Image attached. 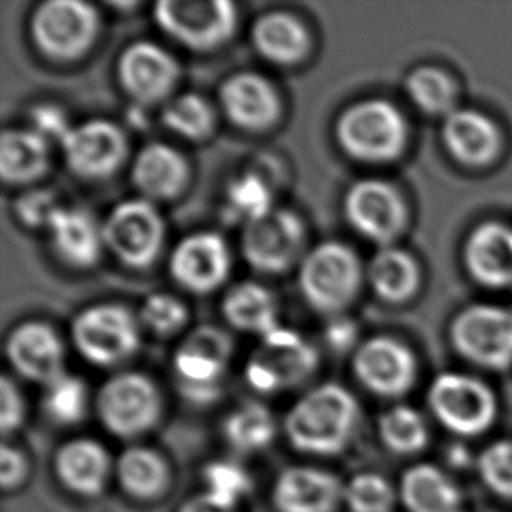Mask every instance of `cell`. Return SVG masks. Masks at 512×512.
I'll list each match as a JSON object with an SVG mask.
<instances>
[{"label":"cell","mask_w":512,"mask_h":512,"mask_svg":"<svg viewBox=\"0 0 512 512\" xmlns=\"http://www.w3.org/2000/svg\"><path fill=\"white\" fill-rule=\"evenodd\" d=\"M105 249L132 270H147L160 259L167 224L151 201L132 198L111 208L104 222Z\"/></svg>","instance_id":"obj_11"},{"label":"cell","mask_w":512,"mask_h":512,"mask_svg":"<svg viewBox=\"0 0 512 512\" xmlns=\"http://www.w3.org/2000/svg\"><path fill=\"white\" fill-rule=\"evenodd\" d=\"M409 100L427 116H450L457 107V84L448 72L423 65L409 72L404 83Z\"/></svg>","instance_id":"obj_37"},{"label":"cell","mask_w":512,"mask_h":512,"mask_svg":"<svg viewBox=\"0 0 512 512\" xmlns=\"http://www.w3.org/2000/svg\"><path fill=\"white\" fill-rule=\"evenodd\" d=\"M427 404L437 423L460 437H478L495 423L499 404L492 388L476 376L443 373L430 383Z\"/></svg>","instance_id":"obj_10"},{"label":"cell","mask_w":512,"mask_h":512,"mask_svg":"<svg viewBox=\"0 0 512 512\" xmlns=\"http://www.w3.org/2000/svg\"><path fill=\"white\" fill-rule=\"evenodd\" d=\"M233 352L235 341L221 327H194L173 353V376L179 394L193 404L217 401Z\"/></svg>","instance_id":"obj_5"},{"label":"cell","mask_w":512,"mask_h":512,"mask_svg":"<svg viewBox=\"0 0 512 512\" xmlns=\"http://www.w3.org/2000/svg\"><path fill=\"white\" fill-rule=\"evenodd\" d=\"M6 357L14 373L41 387L67 373L65 345L55 327L42 320H27L11 329L6 338Z\"/></svg>","instance_id":"obj_19"},{"label":"cell","mask_w":512,"mask_h":512,"mask_svg":"<svg viewBox=\"0 0 512 512\" xmlns=\"http://www.w3.org/2000/svg\"><path fill=\"white\" fill-rule=\"evenodd\" d=\"M62 207L55 191L46 187H34L21 193L14 201L16 219L28 229H48L49 222Z\"/></svg>","instance_id":"obj_43"},{"label":"cell","mask_w":512,"mask_h":512,"mask_svg":"<svg viewBox=\"0 0 512 512\" xmlns=\"http://www.w3.org/2000/svg\"><path fill=\"white\" fill-rule=\"evenodd\" d=\"M367 284L378 298L401 305L415 296L422 285V268L408 250L395 245L381 247L366 266Z\"/></svg>","instance_id":"obj_31"},{"label":"cell","mask_w":512,"mask_h":512,"mask_svg":"<svg viewBox=\"0 0 512 512\" xmlns=\"http://www.w3.org/2000/svg\"><path fill=\"white\" fill-rule=\"evenodd\" d=\"M450 340L467 362L504 371L512 366V310L485 303L467 306L451 322Z\"/></svg>","instance_id":"obj_13"},{"label":"cell","mask_w":512,"mask_h":512,"mask_svg":"<svg viewBox=\"0 0 512 512\" xmlns=\"http://www.w3.org/2000/svg\"><path fill=\"white\" fill-rule=\"evenodd\" d=\"M130 177L140 198L151 203H161L175 200L186 191L191 168L186 156L175 147L153 142L135 154Z\"/></svg>","instance_id":"obj_25"},{"label":"cell","mask_w":512,"mask_h":512,"mask_svg":"<svg viewBox=\"0 0 512 512\" xmlns=\"http://www.w3.org/2000/svg\"><path fill=\"white\" fill-rule=\"evenodd\" d=\"M443 142L451 158L467 168H485L499 158L502 133L476 109H455L444 118Z\"/></svg>","instance_id":"obj_24"},{"label":"cell","mask_w":512,"mask_h":512,"mask_svg":"<svg viewBox=\"0 0 512 512\" xmlns=\"http://www.w3.org/2000/svg\"><path fill=\"white\" fill-rule=\"evenodd\" d=\"M97 7L84 0H46L30 16V39L53 62H76L90 53L100 35Z\"/></svg>","instance_id":"obj_6"},{"label":"cell","mask_w":512,"mask_h":512,"mask_svg":"<svg viewBox=\"0 0 512 512\" xmlns=\"http://www.w3.org/2000/svg\"><path fill=\"white\" fill-rule=\"evenodd\" d=\"M399 488L378 472H359L345 483L343 504L350 512H394Z\"/></svg>","instance_id":"obj_40"},{"label":"cell","mask_w":512,"mask_h":512,"mask_svg":"<svg viewBox=\"0 0 512 512\" xmlns=\"http://www.w3.org/2000/svg\"><path fill=\"white\" fill-rule=\"evenodd\" d=\"M226 203L229 214L245 226L275 208V184L263 173L247 170L229 182Z\"/></svg>","instance_id":"obj_38"},{"label":"cell","mask_w":512,"mask_h":512,"mask_svg":"<svg viewBox=\"0 0 512 512\" xmlns=\"http://www.w3.org/2000/svg\"><path fill=\"white\" fill-rule=\"evenodd\" d=\"M306 224L291 208L275 207L242 228L245 263L263 275H284L306 256Z\"/></svg>","instance_id":"obj_12"},{"label":"cell","mask_w":512,"mask_h":512,"mask_svg":"<svg viewBox=\"0 0 512 512\" xmlns=\"http://www.w3.org/2000/svg\"><path fill=\"white\" fill-rule=\"evenodd\" d=\"M378 436L388 451L399 457H413L429 446L430 430L420 411L397 404L380 416Z\"/></svg>","instance_id":"obj_35"},{"label":"cell","mask_w":512,"mask_h":512,"mask_svg":"<svg viewBox=\"0 0 512 512\" xmlns=\"http://www.w3.org/2000/svg\"><path fill=\"white\" fill-rule=\"evenodd\" d=\"M221 312L229 326L240 333L263 338L275 331L278 322V301L275 294L257 282L233 285L221 303Z\"/></svg>","instance_id":"obj_32"},{"label":"cell","mask_w":512,"mask_h":512,"mask_svg":"<svg viewBox=\"0 0 512 512\" xmlns=\"http://www.w3.org/2000/svg\"><path fill=\"white\" fill-rule=\"evenodd\" d=\"M153 18L182 48L212 53L233 39L240 16L231 0H161Z\"/></svg>","instance_id":"obj_8"},{"label":"cell","mask_w":512,"mask_h":512,"mask_svg":"<svg viewBox=\"0 0 512 512\" xmlns=\"http://www.w3.org/2000/svg\"><path fill=\"white\" fill-rule=\"evenodd\" d=\"M114 479L130 499L153 502L163 497L172 483V469L160 451L132 444L114 462Z\"/></svg>","instance_id":"obj_28"},{"label":"cell","mask_w":512,"mask_h":512,"mask_svg":"<svg viewBox=\"0 0 512 512\" xmlns=\"http://www.w3.org/2000/svg\"><path fill=\"white\" fill-rule=\"evenodd\" d=\"M360 404L340 383L308 390L285 413L282 430L292 450L317 458L338 457L359 432Z\"/></svg>","instance_id":"obj_1"},{"label":"cell","mask_w":512,"mask_h":512,"mask_svg":"<svg viewBox=\"0 0 512 512\" xmlns=\"http://www.w3.org/2000/svg\"><path fill=\"white\" fill-rule=\"evenodd\" d=\"M114 462L105 444L93 437H74L56 450L53 472L67 492L81 499H97L114 478Z\"/></svg>","instance_id":"obj_22"},{"label":"cell","mask_w":512,"mask_h":512,"mask_svg":"<svg viewBox=\"0 0 512 512\" xmlns=\"http://www.w3.org/2000/svg\"><path fill=\"white\" fill-rule=\"evenodd\" d=\"M334 137L348 158L367 165H385L399 160L406 151L408 121L392 102L366 98L341 112Z\"/></svg>","instance_id":"obj_2"},{"label":"cell","mask_w":512,"mask_h":512,"mask_svg":"<svg viewBox=\"0 0 512 512\" xmlns=\"http://www.w3.org/2000/svg\"><path fill=\"white\" fill-rule=\"evenodd\" d=\"M30 474V462L25 451L14 444H2L0 451V485L4 492H16L25 485Z\"/></svg>","instance_id":"obj_46"},{"label":"cell","mask_w":512,"mask_h":512,"mask_svg":"<svg viewBox=\"0 0 512 512\" xmlns=\"http://www.w3.org/2000/svg\"><path fill=\"white\" fill-rule=\"evenodd\" d=\"M450 464L455 465V467H467V465L471 464L472 457L471 451L465 448L464 444H457V446H453L450 450Z\"/></svg>","instance_id":"obj_49"},{"label":"cell","mask_w":512,"mask_h":512,"mask_svg":"<svg viewBox=\"0 0 512 512\" xmlns=\"http://www.w3.org/2000/svg\"><path fill=\"white\" fill-rule=\"evenodd\" d=\"M70 172L84 180L111 179L128 160V139L121 126L107 119L74 125L60 144Z\"/></svg>","instance_id":"obj_17"},{"label":"cell","mask_w":512,"mask_h":512,"mask_svg":"<svg viewBox=\"0 0 512 512\" xmlns=\"http://www.w3.org/2000/svg\"><path fill=\"white\" fill-rule=\"evenodd\" d=\"M250 41L257 55L278 67H292L310 55V30L296 14L268 11L250 28Z\"/></svg>","instance_id":"obj_27"},{"label":"cell","mask_w":512,"mask_h":512,"mask_svg":"<svg viewBox=\"0 0 512 512\" xmlns=\"http://www.w3.org/2000/svg\"><path fill=\"white\" fill-rule=\"evenodd\" d=\"M326 341L334 352H355L360 345L359 327L343 315L333 317L326 327Z\"/></svg>","instance_id":"obj_47"},{"label":"cell","mask_w":512,"mask_h":512,"mask_svg":"<svg viewBox=\"0 0 512 512\" xmlns=\"http://www.w3.org/2000/svg\"><path fill=\"white\" fill-rule=\"evenodd\" d=\"M346 221L367 242L390 247L408 228V205L401 191L383 179L357 180L345 194Z\"/></svg>","instance_id":"obj_14"},{"label":"cell","mask_w":512,"mask_h":512,"mask_svg":"<svg viewBox=\"0 0 512 512\" xmlns=\"http://www.w3.org/2000/svg\"><path fill=\"white\" fill-rule=\"evenodd\" d=\"M479 478L500 499L512 500V441L500 439L479 453Z\"/></svg>","instance_id":"obj_42"},{"label":"cell","mask_w":512,"mask_h":512,"mask_svg":"<svg viewBox=\"0 0 512 512\" xmlns=\"http://www.w3.org/2000/svg\"><path fill=\"white\" fill-rule=\"evenodd\" d=\"M203 493L215 504L238 511L243 500L252 492V476L238 460L219 458L203 467Z\"/></svg>","instance_id":"obj_39"},{"label":"cell","mask_w":512,"mask_h":512,"mask_svg":"<svg viewBox=\"0 0 512 512\" xmlns=\"http://www.w3.org/2000/svg\"><path fill=\"white\" fill-rule=\"evenodd\" d=\"M140 326L160 338H172L189 322V310L182 299L168 292H153L144 299L139 312Z\"/></svg>","instance_id":"obj_41"},{"label":"cell","mask_w":512,"mask_h":512,"mask_svg":"<svg viewBox=\"0 0 512 512\" xmlns=\"http://www.w3.org/2000/svg\"><path fill=\"white\" fill-rule=\"evenodd\" d=\"M366 268L359 254L343 242H322L306 252L298 266V285L312 310L338 317L359 296Z\"/></svg>","instance_id":"obj_3"},{"label":"cell","mask_w":512,"mask_h":512,"mask_svg":"<svg viewBox=\"0 0 512 512\" xmlns=\"http://www.w3.org/2000/svg\"><path fill=\"white\" fill-rule=\"evenodd\" d=\"M352 373L369 394L399 399L415 387L418 359L401 340L373 336L362 341L353 352Z\"/></svg>","instance_id":"obj_16"},{"label":"cell","mask_w":512,"mask_h":512,"mask_svg":"<svg viewBox=\"0 0 512 512\" xmlns=\"http://www.w3.org/2000/svg\"><path fill=\"white\" fill-rule=\"evenodd\" d=\"M399 502L408 512H462L464 497L455 481L437 465L416 464L404 471Z\"/></svg>","instance_id":"obj_30"},{"label":"cell","mask_w":512,"mask_h":512,"mask_svg":"<svg viewBox=\"0 0 512 512\" xmlns=\"http://www.w3.org/2000/svg\"><path fill=\"white\" fill-rule=\"evenodd\" d=\"M49 245L55 256L74 270H90L105 250L102 222L83 207H60L49 222Z\"/></svg>","instance_id":"obj_23"},{"label":"cell","mask_w":512,"mask_h":512,"mask_svg":"<svg viewBox=\"0 0 512 512\" xmlns=\"http://www.w3.org/2000/svg\"><path fill=\"white\" fill-rule=\"evenodd\" d=\"M219 107L231 125L245 132H266L282 116V98L270 79L257 72H236L219 86Z\"/></svg>","instance_id":"obj_20"},{"label":"cell","mask_w":512,"mask_h":512,"mask_svg":"<svg viewBox=\"0 0 512 512\" xmlns=\"http://www.w3.org/2000/svg\"><path fill=\"white\" fill-rule=\"evenodd\" d=\"M0 404V430L2 436L9 437L23 427L27 418V402L11 376H2L0 381Z\"/></svg>","instance_id":"obj_44"},{"label":"cell","mask_w":512,"mask_h":512,"mask_svg":"<svg viewBox=\"0 0 512 512\" xmlns=\"http://www.w3.org/2000/svg\"><path fill=\"white\" fill-rule=\"evenodd\" d=\"M233 268V257L224 236L215 231L187 235L172 249L168 271L180 289L207 296L219 291Z\"/></svg>","instance_id":"obj_18"},{"label":"cell","mask_w":512,"mask_h":512,"mask_svg":"<svg viewBox=\"0 0 512 512\" xmlns=\"http://www.w3.org/2000/svg\"><path fill=\"white\" fill-rule=\"evenodd\" d=\"M121 90L139 107L167 104L182 77L179 60L153 41L128 44L116 63Z\"/></svg>","instance_id":"obj_15"},{"label":"cell","mask_w":512,"mask_h":512,"mask_svg":"<svg viewBox=\"0 0 512 512\" xmlns=\"http://www.w3.org/2000/svg\"><path fill=\"white\" fill-rule=\"evenodd\" d=\"M464 264L478 284L492 289L512 285V226L481 222L464 243Z\"/></svg>","instance_id":"obj_26"},{"label":"cell","mask_w":512,"mask_h":512,"mask_svg":"<svg viewBox=\"0 0 512 512\" xmlns=\"http://www.w3.org/2000/svg\"><path fill=\"white\" fill-rule=\"evenodd\" d=\"M42 413L58 427H76L90 413L91 395L88 383L77 374L65 373L44 387Z\"/></svg>","instance_id":"obj_36"},{"label":"cell","mask_w":512,"mask_h":512,"mask_svg":"<svg viewBox=\"0 0 512 512\" xmlns=\"http://www.w3.org/2000/svg\"><path fill=\"white\" fill-rule=\"evenodd\" d=\"M161 123L180 139L205 142L217 128V112L207 98L189 91L168 100L161 111Z\"/></svg>","instance_id":"obj_34"},{"label":"cell","mask_w":512,"mask_h":512,"mask_svg":"<svg viewBox=\"0 0 512 512\" xmlns=\"http://www.w3.org/2000/svg\"><path fill=\"white\" fill-rule=\"evenodd\" d=\"M278 436L273 411L261 402H243L222 422V437L236 455H257L268 450Z\"/></svg>","instance_id":"obj_33"},{"label":"cell","mask_w":512,"mask_h":512,"mask_svg":"<svg viewBox=\"0 0 512 512\" xmlns=\"http://www.w3.org/2000/svg\"><path fill=\"white\" fill-rule=\"evenodd\" d=\"M98 422L111 436L135 441L160 425L165 402L147 374L121 371L105 380L93 399Z\"/></svg>","instance_id":"obj_4"},{"label":"cell","mask_w":512,"mask_h":512,"mask_svg":"<svg viewBox=\"0 0 512 512\" xmlns=\"http://www.w3.org/2000/svg\"><path fill=\"white\" fill-rule=\"evenodd\" d=\"M319 366L315 346L298 331L278 326L261 338L259 348L250 355L245 364V381L257 394H278L305 383Z\"/></svg>","instance_id":"obj_9"},{"label":"cell","mask_w":512,"mask_h":512,"mask_svg":"<svg viewBox=\"0 0 512 512\" xmlns=\"http://www.w3.org/2000/svg\"><path fill=\"white\" fill-rule=\"evenodd\" d=\"M28 128L34 130L37 135H41L42 139L48 140L49 144L58 142V146H60L72 125H70L65 111L58 105L39 104L30 111V126Z\"/></svg>","instance_id":"obj_45"},{"label":"cell","mask_w":512,"mask_h":512,"mask_svg":"<svg viewBox=\"0 0 512 512\" xmlns=\"http://www.w3.org/2000/svg\"><path fill=\"white\" fill-rule=\"evenodd\" d=\"M51 167V144L30 128H6L0 137V177L9 186H32Z\"/></svg>","instance_id":"obj_29"},{"label":"cell","mask_w":512,"mask_h":512,"mask_svg":"<svg viewBox=\"0 0 512 512\" xmlns=\"http://www.w3.org/2000/svg\"><path fill=\"white\" fill-rule=\"evenodd\" d=\"M70 338L76 352L95 367H118L139 352L140 320L123 305L102 303L77 313Z\"/></svg>","instance_id":"obj_7"},{"label":"cell","mask_w":512,"mask_h":512,"mask_svg":"<svg viewBox=\"0 0 512 512\" xmlns=\"http://www.w3.org/2000/svg\"><path fill=\"white\" fill-rule=\"evenodd\" d=\"M345 483L334 472L315 465H291L271 486L277 512H336L343 504Z\"/></svg>","instance_id":"obj_21"},{"label":"cell","mask_w":512,"mask_h":512,"mask_svg":"<svg viewBox=\"0 0 512 512\" xmlns=\"http://www.w3.org/2000/svg\"><path fill=\"white\" fill-rule=\"evenodd\" d=\"M177 512H238L231 511V509H226V507L219 506V504H215L214 500L208 499L205 493L201 492L198 495H193V497H189V499L184 500L182 504H180Z\"/></svg>","instance_id":"obj_48"}]
</instances>
